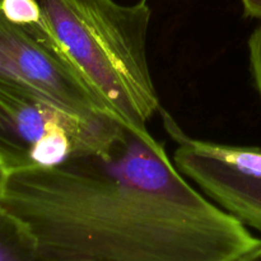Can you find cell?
<instances>
[{"instance_id": "6da1fadb", "label": "cell", "mask_w": 261, "mask_h": 261, "mask_svg": "<svg viewBox=\"0 0 261 261\" xmlns=\"http://www.w3.org/2000/svg\"><path fill=\"white\" fill-rule=\"evenodd\" d=\"M0 205L68 261H240L261 239L194 188L148 129L106 149L0 175Z\"/></svg>"}, {"instance_id": "7a4b0ae2", "label": "cell", "mask_w": 261, "mask_h": 261, "mask_svg": "<svg viewBox=\"0 0 261 261\" xmlns=\"http://www.w3.org/2000/svg\"><path fill=\"white\" fill-rule=\"evenodd\" d=\"M42 22L101 96L129 126L145 129L161 112L147 38L152 10L145 0H38Z\"/></svg>"}, {"instance_id": "3957f363", "label": "cell", "mask_w": 261, "mask_h": 261, "mask_svg": "<svg viewBox=\"0 0 261 261\" xmlns=\"http://www.w3.org/2000/svg\"><path fill=\"white\" fill-rule=\"evenodd\" d=\"M124 126L69 114L30 89L0 82V175L101 152Z\"/></svg>"}, {"instance_id": "277c9868", "label": "cell", "mask_w": 261, "mask_h": 261, "mask_svg": "<svg viewBox=\"0 0 261 261\" xmlns=\"http://www.w3.org/2000/svg\"><path fill=\"white\" fill-rule=\"evenodd\" d=\"M0 82L30 89L83 119L122 122L82 75L42 20L17 24L5 18L2 8Z\"/></svg>"}, {"instance_id": "5b68a950", "label": "cell", "mask_w": 261, "mask_h": 261, "mask_svg": "<svg viewBox=\"0 0 261 261\" xmlns=\"http://www.w3.org/2000/svg\"><path fill=\"white\" fill-rule=\"evenodd\" d=\"M162 116L177 143L173 162L180 172L223 211L261 232V149L206 142L203 154L186 144L167 112Z\"/></svg>"}, {"instance_id": "8992f818", "label": "cell", "mask_w": 261, "mask_h": 261, "mask_svg": "<svg viewBox=\"0 0 261 261\" xmlns=\"http://www.w3.org/2000/svg\"><path fill=\"white\" fill-rule=\"evenodd\" d=\"M40 255L30 227L0 205V261H37Z\"/></svg>"}, {"instance_id": "52a82bcc", "label": "cell", "mask_w": 261, "mask_h": 261, "mask_svg": "<svg viewBox=\"0 0 261 261\" xmlns=\"http://www.w3.org/2000/svg\"><path fill=\"white\" fill-rule=\"evenodd\" d=\"M3 14L17 24H36L42 20V10L38 0H0Z\"/></svg>"}, {"instance_id": "ba28073f", "label": "cell", "mask_w": 261, "mask_h": 261, "mask_svg": "<svg viewBox=\"0 0 261 261\" xmlns=\"http://www.w3.org/2000/svg\"><path fill=\"white\" fill-rule=\"evenodd\" d=\"M249 53L252 78L261 98V24L250 36Z\"/></svg>"}, {"instance_id": "9c48e42d", "label": "cell", "mask_w": 261, "mask_h": 261, "mask_svg": "<svg viewBox=\"0 0 261 261\" xmlns=\"http://www.w3.org/2000/svg\"><path fill=\"white\" fill-rule=\"evenodd\" d=\"M245 15L261 19V0H241Z\"/></svg>"}, {"instance_id": "30bf717a", "label": "cell", "mask_w": 261, "mask_h": 261, "mask_svg": "<svg viewBox=\"0 0 261 261\" xmlns=\"http://www.w3.org/2000/svg\"><path fill=\"white\" fill-rule=\"evenodd\" d=\"M240 261H261V244L254 250V251H251L249 255L242 257Z\"/></svg>"}, {"instance_id": "8fae6325", "label": "cell", "mask_w": 261, "mask_h": 261, "mask_svg": "<svg viewBox=\"0 0 261 261\" xmlns=\"http://www.w3.org/2000/svg\"><path fill=\"white\" fill-rule=\"evenodd\" d=\"M37 261H68V260H61V259H55V257H51V256H47V255H43L42 252H41L40 257H38Z\"/></svg>"}]
</instances>
